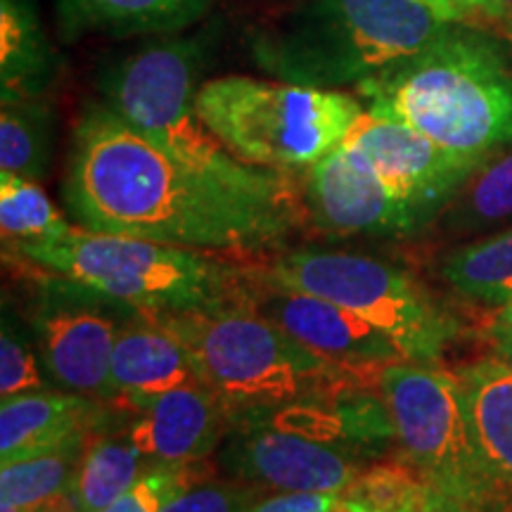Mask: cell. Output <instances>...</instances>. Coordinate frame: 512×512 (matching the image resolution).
<instances>
[{
  "label": "cell",
  "instance_id": "6da1fadb",
  "mask_svg": "<svg viewBox=\"0 0 512 512\" xmlns=\"http://www.w3.org/2000/svg\"><path fill=\"white\" fill-rule=\"evenodd\" d=\"M62 195L81 228L211 252L280 245L302 214L297 192L245 188L197 169L107 105L76 121Z\"/></svg>",
  "mask_w": 512,
  "mask_h": 512
},
{
  "label": "cell",
  "instance_id": "7a4b0ae2",
  "mask_svg": "<svg viewBox=\"0 0 512 512\" xmlns=\"http://www.w3.org/2000/svg\"><path fill=\"white\" fill-rule=\"evenodd\" d=\"M366 110L482 164L512 145V60L503 41L460 22L418 53L356 86Z\"/></svg>",
  "mask_w": 512,
  "mask_h": 512
},
{
  "label": "cell",
  "instance_id": "3957f363",
  "mask_svg": "<svg viewBox=\"0 0 512 512\" xmlns=\"http://www.w3.org/2000/svg\"><path fill=\"white\" fill-rule=\"evenodd\" d=\"M427 0H306L249 38L278 81L342 91L361 86L456 27Z\"/></svg>",
  "mask_w": 512,
  "mask_h": 512
},
{
  "label": "cell",
  "instance_id": "277c9868",
  "mask_svg": "<svg viewBox=\"0 0 512 512\" xmlns=\"http://www.w3.org/2000/svg\"><path fill=\"white\" fill-rule=\"evenodd\" d=\"M143 313L188 347L202 382L230 408L235 425L325 403L347 375H363L313 354L238 299L214 309Z\"/></svg>",
  "mask_w": 512,
  "mask_h": 512
},
{
  "label": "cell",
  "instance_id": "5b68a950",
  "mask_svg": "<svg viewBox=\"0 0 512 512\" xmlns=\"http://www.w3.org/2000/svg\"><path fill=\"white\" fill-rule=\"evenodd\" d=\"M207 60V36L166 38L107 64L98 86L114 114L183 162L245 188L294 192L287 171L242 164L202 121L197 95Z\"/></svg>",
  "mask_w": 512,
  "mask_h": 512
},
{
  "label": "cell",
  "instance_id": "8992f818",
  "mask_svg": "<svg viewBox=\"0 0 512 512\" xmlns=\"http://www.w3.org/2000/svg\"><path fill=\"white\" fill-rule=\"evenodd\" d=\"M5 249L138 311L214 309L233 302L242 283L233 266L192 249L81 226Z\"/></svg>",
  "mask_w": 512,
  "mask_h": 512
},
{
  "label": "cell",
  "instance_id": "52a82bcc",
  "mask_svg": "<svg viewBox=\"0 0 512 512\" xmlns=\"http://www.w3.org/2000/svg\"><path fill=\"white\" fill-rule=\"evenodd\" d=\"M197 110L242 164L294 171L316 164L342 145L366 107L344 91L223 76L202 83Z\"/></svg>",
  "mask_w": 512,
  "mask_h": 512
},
{
  "label": "cell",
  "instance_id": "ba28073f",
  "mask_svg": "<svg viewBox=\"0 0 512 512\" xmlns=\"http://www.w3.org/2000/svg\"><path fill=\"white\" fill-rule=\"evenodd\" d=\"M377 387L403 460L441 496L460 512H512V491L494 475L472 432L456 370L396 361L380 370Z\"/></svg>",
  "mask_w": 512,
  "mask_h": 512
},
{
  "label": "cell",
  "instance_id": "9c48e42d",
  "mask_svg": "<svg viewBox=\"0 0 512 512\" xmlns=\"http://www.w3.org/2000/svg\"><path fill=\"white\" fill-rule=\"evenodd\" d=\"M266 278L356 313L406 361L437 363L458 337V320L418 278L375 256L294 249L273 261Z\"/></svg>",
  "mask_w": 512,
  "mask_h": 512
},
{
  "label": "cell",
  "instance_id": "30bf717a",
  "mask_svg": "<svg viewBox=\"0 0 512 512\" xmlns=\"http://www.w3.org/2000/svg\"><path fill=\"white\" fill-rule=\"evenodd\" d=\"M138 309L48 273L31 313L43 368L57 387L105 401L114 344Z\"/></svg>",
  "mask_w": 512,
  "mask_h": 512
},
{
  "label": "cell",
  "instance_id": "8fae6325",
  "mask_svg": "<svg viewBox=\"0 0 512 512\" xmlns=\"http://www.w3.org/2000/svg\"><path fill=\"white\" fill-rule=\"evenodd\" d=\"M221 460L242 482L302 494H342L361 472L354 453L335 439L273 418L240 420L226 437Z\"/></svg>",
  "mask_w": 512,
  "mask_h": 512
},
{
  "label": "cell",
  "instance_id": "7c38bea8",
  "mask_svg": "<svg viewBox=\"0 0 512 512\" xmlns=\"http://www.w3.org/2000/svg\"><path fill=\"white\" fill-rule=\"evenodd\" d=\"M344 143L356 147L387 188L432 226L463 183L477 171V162L463 159L434 143L406 121L363 110Z\"/></svg>",
  "mask_w": 512,
  "mask_h": 512
},
{
  "label": "cell",
  "instance_id": "4fadbf2b",
  "mask_svg": "<svg viewBox=\"0 0 512 512\" xmlns=\"http://www.w3.org/2000/svg\"><path fill=\"white\" fill-rule=\"evenodd\" d=\"M302 214L325 235L396 238L420 233L422 221L401 202L356 147L342 143L302 178Z\"/></svg>",
  "mask_w": 512,
  "mask_h": 512
},
{
  "label": "cell",
  "instance_id": "5bb4252c",
  "mask_svg": "<svg viewBox=\"0 0 512 512\" xmlns=\"http://www.w3.org/2000/svg\"><path fill=\"white\" fill-rule=\"evenodd\" d=\"M235 299L271 320L313 354L342 368L366 375L380 373L389 363L406 361L380 330L356 313L316 294L275 283L266 278V273L249 283H240Z\"/></svg>",
  "mask_w": 512,
  "mask_h": 512
},
{
  "label": "cell",
  "instance_id": "9a60e30c",
  "mask_svg": "<svg viewBox=\"0 0 512 512\" xmlns=\"http://www.w3.org/2000/svg\"><path fill=\"white\" fill-rule=\"evenodd\" d=\"M235 415L204 382L183 384L152 401L128 427L147 465L202 463L226 441Z\"/></svg>",
  "mask_w": 512,
  "mask_h": 512
},
{
  "label": "cell",
  "instance_id": "2e32d148",
  "mask_svg": "<svg viewBox=\"0 0 512 512\" xmlns=\"http://www.w3.org/2000/svg\"><path fill=\"white\" fill-rule=\"evenodd\" d=\"M192 382L202 377L188 347L140 311L114 344L105 399H119L140 413L162 394Z\"/></svg>",
  "mask_w": 512,
  "mask_h": 512
},
{
  "label": "cell",
  "instance_id": "e0dca14e",
  "mask_svg": "<svg viewBox=\"0 0 512 512\" xmlns=\"http://www.w3.org/2000/svg\"><path fill=\"white\" fill-rule=\"evenodd\" d=\"M102 411L95 396L79 392H29L0 403V465L34 456L62 441L91 434Z\"/></svg>",
  "mask_w": 512,
  "mask_h": 512
},
{
  "label": "cell",
  "instance_id": "ac0fdd59",
  "mask_svg": "<svg viewBox=\"0 0 512 512\" xmlns=\"http://www.w3.org/2000/svg\"><path fill=\"white\" fill-rule=\"evenodd\" d=\"M472 432L486 463L512 491V368L484 356L456 370Z\"/></svg>",
  "mask_w": 512,
  "mask_h": 512
},
{
  "label": "cell",
  "instance_id": "d6986e66",
  "mask_svg": "<svg viewBox=\"0 0 512 512\" xmlns=\"http://www.w3.org/2000/svg\"><path fill=\"white\" fill-rule=\"evenodd\" d=\"M211 0H60L64 34H176L195 24Z\"/></svg>",
  "mask_w": 512,
  "mask_h": 512
},
{
  "label": "cell",
  "instance_id": "ffe728a7",
  "mask_svg": "<svg viewBox=\"0 0 512 512\" xmlns=\"http://www.w3.org/2000/svg\"><path fill=\"white\" fill-rule=\"evenodd\" d=\"M55 53L29 0H0V86L5 98L46 95Z\"/></svg>",
  "mask_w": 512,
  "mask_h": 512
},
{
  "label": "cell",
  "instance_id": "44dd1931",
  "mask_svg": "<svg viewBox=\"0 0 512 512\" xmlns=\"http://www.w3.org/2000/svg\"><path fill=\"white\" fill-rule=\"evenodd\" d=\"M91 434L72 437L34 456L0 465V501L31 512L72 494Z\"/></svg>",
  "mask_w": 512,
  "mask_h": 512
},
{
  "label": "cell",
  "instance_id": "7402d4cb",
  "mask_svg": "<svg viewBox=\"0 0 512 512\" xmlns=\"http://www.w3.org/2000/svg\"><path fill=\"white\" fill-rule=\"evenodd\" d=\"M437 221L446 235L484 233L512 221V145L477 166Z\"/></svg>",
  "mask_w": 512,
  "mask_h": 512
},
{
  "label": "cell",
  "instance_id": "603a6c76",
  "mask_svg": "<svg viewBox=\"0 0 512 512\" xmlns=\"http://www.w3.org/2000/svg\"><path fill=\"white\" fill-rule=\"evenodd\" d=\"M55 143V117L46 95L5 98L0 107V171L41 181Z\"/></svg>",
  "mask_w": 512,
  "mask_h": 512
},
{
  "label": "cell",
  "instance_id": "cb8c5ba5",
  "mask_svg": "<svg viewBox=\"0 0 512 512\" xmlns=\"http://www.w3.org/2000/svg\"><path fill=\"white\" fill-rule=\"evenodd\" d=\"M147 460L131 437H88L74 498L83 512H102L143 477Z\"/></svg>",
  "mask_w": 512,
  "mask_h": 512
},
{
  "label": "cell",
  "instance_id": "d4e9b609",
  "mask_svg": "<svg viewBox=\"0 0 512 512\" xmlns=\"http://www.w3.org/2000/svg\"><path fill=\"white\" fill-rule=\"evenodd\" d=\"M441 275L458 294L501 306L512 299V230L456 249L441 264Z\"/></svg>",
  "mask_w": 512,
  "mask_h": 512
},
{
  "label": "cell",
  "instance_id": "484cf974",
  "mask_svg": "<svg viewBox=\"0 0 512 512\" xmlns=\"http://www.w3.org/2000/svg\"><path fill=\"white\" fill-rule=\"evenodd\" d=\"M342 496L377 512H460L406 460L361 470Z\"/></svg>",
  "mask_w": 512,
  "mask_h": 512
},
{
  "label": "cell",
  "instance_id": "4316f807",
  "mask_svg": "<svg viewBox=\"0 0 512 512\" xmlns=\"http://www.w3.org/2000/svg\"><path fill=\"white\" fill-rule=\"evenodd\" d=\"M72 228L38 181L0 171V233L5 247L60 238Z\"/></svg>",
  "mask_w": 512,
  "mask_h": 512
},
{
  "label": "cell",
  "instance_id": "83f0119b",
  "mask_svg": "<svg viewBox=\"0 0 512 512\" xmlns=\"http://www.w3.org/2000/svg\"><path fill=\"white\" fill-rule=\"evenodd\" d=\"M50 375L38 356L31 325L3 306L0 323V399L48 389Z\"/></svg>",
  "mask_w": 512,
  "mask_h": 512
},
{
  "label": "cell",
  "instance_id": "f1b7e54d",
  "mask_svg": "<svg viewBox=\"0 0 512 512\" xmlns=\"http://www.w3.org/2000/svg\"><path fill=\"white\" fill-rule=\"evenodd\" d=\"M200 479H204L202 463L150 465L124 496L102 512H162L171 498Z\"/></svg>",
  "mask_w": 512,
  "mask_h": 512
},
{
  "label": "cell",
  "instance_id": "f546056e",
  "mask_svg": "<svg viewBox=\"0 0 512 512\" xmlns=\"http://www.w3.org/2000/svg\"><path fill=\"white\" fill-rule=\"evenodd\" d=\"M259 489L256 484L200 479L171 498L162 512H245L259 498Z\"/></svg>",
  "mask_w": 512,
  "mask_h": 512
},
{
  "label": "cell",
  "instance_id": "4dcf8cb0",
  "mask_svg": "<svg viewBox=\"0 0 512 512\" xmlns=\"http://www.w3.org/2000/svg\"><path fill=\"white\" fill-rule=\"evenodd\" d=\"M437 5L456 22L475 24V17H484L486 22L501 24L503 31H512V8L505 0H427Z\"/></svg>",
  "mask_w": 512,
  "mask_h": 512
},
{
  "label": "cell",
  "instance_id": "1f68e13d",
  "mask_svg": "<svg viewBox=\"0 0 512 512\" xmlns=\"http://www.w3.org/2000/svg\"><path fill=\"white\" fill-rule=\"evenodd\" d=\"M330 503H332V494L275 491L273 496L256 498L245 512H325L330 508Z\"/></svg>",
  "mask_w": 512,
  "mask_h": 512
},
{
  "label": "cell",
  "instance_id": "d6a6232c",
  "mask_svg": "<svg viewBox=\"0 0 512 512\" xmlns=\"http://www.w3.org/2000/svg\"><path fill=\"white\" fill-rule=\"evenodd\" d=\"M491 335H512V299L498 306L494 323H491Z\"/></svg>",
  "mask_w": 512,
  "mask_h": 512
},
{
  "label": "cell",
  "instance_id": "836d02e7",
  "mask_svg": "<svg viewBox=\"0 0 512 512\" xmlns=\"http://www.w3.org/2000/svg\"><path fill=\"white\" fill-rule=\"evenodd\" d=\"M31 512H83V510L79 508V503H76L74 491H72V494H64L60 498H55V501L41 505V508H36Z\"/></svg>",
  "mask_w": 512,
  "mask_h": 512
},
{
  "label": "cell",
  "instance_id": "e575fe53",
  "mask_svg": "<svg viewBox=\"0 0 512 512\" xmlns=\"http://www.w3.org/2000/svg\"><path fill=\"white\" fill-rule=\"evenodd\" d=\"M491 356H496L498 361H503L505 366L512 368V335H494Z\"/></svg>",
  "mask_w": 512,
  "mask_h": 512
},
{
  "label": "cell",
  "instance_id": "d590c367",
  "mask_svg": "<svg viewBox=\"0 0 512 512\" xmlns=\"http://www.w3.org/2000/svg\"><path fill=\"white\" fill-rule=\"evenodd\" d=\"M325 512H377V510H370V508H366V505H361V503L351 501V498H347V496L337 494V496H332L330 508Z\"/></svg>",
  "mask_w": 512,
  "mask_h": 512
},
{
  "label": "cell",
  "instance_id": "8d00e7d4",
  "mask_svg": "<svg viewBox=\"0 0 512 512\" xmlns=\"http://www.w3.org/2000/svg\"><path fill=\"white\" fill-rule=\"evenodd\" d=\"M0 512H29V510L17 508V505H12V503H3V501H0Z\"/></svg>",
  "mask_w": 512,
  "mask_h": 512
},
{
  "label": "cell",
  "instance_id": "74e56055",
  "mask_svg": "<svg viewBox=\"0 0 512 512\" xmlns=\"http://www.w3.org/2000/svg\"><path fill=\"white\" fill-rule=\"evenodd\" d=\"M503 34H505V38H510L512 41V31H503Z\"/></svg>",
  "mask_w": 512,
  "mask_h": 512
},
{
  "label": "cell",
  "instance_id": "f35d334b",
  "mask_svg": "<svg viewBox=\"0 0 512 512\" xmlns=\"http://www.w3.org/2000/svg\"><path fill=\"white\" fill-rule=\"evenodd\" d=\"M505 3H508V5H510V8H512V0H505Z\"/></svg>",
  "mask_w": 512,
  "mask_h": 512
}]
</instances>
